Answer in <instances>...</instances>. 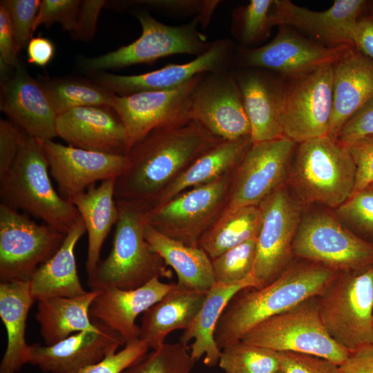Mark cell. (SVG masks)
<instances>
[{"label":"cell","mask_w":373,"mask_h":373,"mask_svg":"<svg viewBox=\"0 0 373 373\" xmlns=\"http://www.w3.org/2000/svg\"><path fill=\"white\" fill-rule=\"evenodd\" d=\"M292 251L300 260L337 272L358 271L373 266V242L360 237L325 211L302 217Z\"/></svg>","instance_id":"30bf717a"},{"label":"cell","mask_w":373,"mask_h":373,"mask_svg":"<svg viewBox=\"0 0 373 373\" xmlns=\"http://www.w3.org/2000/svg\"><path fill=\"white\" fill-rule=\"evenodd\" d=\"M86 231L80 217L66 234L58 251L32 274L29 284L35 302L52 297H75L87 292L79 278L75 255L76 245Z\"/></svg>","instance_id":"4316f807"},{"label":"cell","mask_w":373,"mask_h":373,"mask_svg":"<svg viewBox=\"0 0 373 373\" xmlns=\"http://www.w3.org/2000/svg\"><path fill=\"white\" fill-rule=\"evenodd\" d=\"M366 5L364 0H336L327 10L316 12L289 0H274L269 23L271 27L292 26L333 46H342L352 44V30Z\"/></svg>","instance_id":"cb8c5ba5"},{"label":"cell","mask_w":373,"mask_h":373,"mask_svg":"<svg viewBox=\"0 0 373 373\" xmlns=\"http://www.w3.org/2000/svg\"><path fill=\"white\" fill-rule=\"evenodd\" d=\"M221 140L191 120L154 129L128 151V166L115 182L116 200L149 208L190 164Z\"/></svg>","instance_id":"6da1fadb"},{"label":"cell","mask_w":373,"mask_h":373,"mask_svg":"<svg viewBox=\"0 0 373 373\" xmlns=\"http://www.w3.org/2000/svg\"><path fill=\"white\" fill-rule=\"evenodd\" d=\"M205 73L176 88L146 91L126 96L115 95L112 108L127 135L128 151L154 129L185 124L191 121V97Z\"/></svg>","instance_id":"9a60e30c"},{"label":"cell","mask_w":373,"mask_h":373,"mask_svg":"<svg viewBox=\"0 0 373 373\" xmlns=\"http://www.w3.org/2000/svg\"><path fill=\"white\" fill-rule=\"evenodd\" d=\"M65 236L0 203V283L29 281L58 251Z\"/></svg>","instance_id":"7c38bea8"},{"label":"cell","mask_w":373,"mask_h":373,"mask_svg":"<svg viewBox=\"0 0 373 373\" xmlns=\"http://www.w3.org/2000/svg\"><path fill=\"white\" fill-rule=\"evenodd\" d=\"M220 2L217 0H146L131 1L130 3L146 5L169 14L195 15L204 28L208 26Z\"/></svg>","instance_id":"ee69618b"},{"label":"cell","mask_w":373,"mask_h":373,"mask_svg":"<svg viewBox=\"0 0 373 373\" xmlns=\"http://www.w3.org/2000/svg\"><path fill=\"white\" fill-rule=\"evenodd\" d=\"M333 69V109L327 136L336 140L344 124L373 99V59L351 44Z\"/></svg>","instance_id":"d4e9b609"},{"label":"cell","mask_w":373,"mask_h":373,"mask_svg":"<svg viewBox=\"0 0 373 373\" xmlns=\"http://www.w3.org/2000/svg\"><path fill=\"white\" fill-rule=\"evenodd\" d=\"M144 235L151 249L171 267L178 278L177 286L207 292L215 285L212 261L199 247H191L170 238L146 222Z\"/></svg>","instance_id":"f546056e"},{"label":"cell","mask_w":373,"mask_h":373,"mask_svg":"<svg viewBox=\"0 0 373 373\" xmlns=\"http://www.w3.org/2000/svg\"><path fill=\"white\" fill-rule=\"evenodd\" d=\"M338 273L322 265L300 260L291 262L269 285L240 291L229 302L218 321L216 343L222 350L240 341L265 320L319 296Z\"/></svg>","instance_id":"7a4b0ae2"},{"label":"cell","mask_w":373,"mask_h":373,"mask_svg":"<svg viewBox=\"0 0 373 373\" xmlns=\"http://www.w3.org/2000/svg\"><path fill=\"white\" fill-rule=\"evenodd\" d=\"M372 184H373V182Z\"/></svg>","instance_id":"680465c9"},{"label":"cell","mask_w":373,"mask_h":373,"mask_svg":"<svg viewBox=\"0 0 373 373\" xmlns=\"http://www.w3.org/2000/svg\"><path fill=\"white\" fill-rule=\"evenodd\" d=\"M12 23L8 8L3 2L0 3V66L1 81L7 77L6 73L15 69L20 63Z\"/></svg>","instance_id":"681fc988"},{"label":"cell","mask_w":373,"mask_h":373,"mask_svg":"<svg viewBox=\"0 0 373 373\" xmlns=\"http://www.w3.org/2000/svg\"><path fill=\"white\" fill-rule=\"evenodd\" d=\"M1 203L28 212L66 234L80 218L76 207L52 186L39 140L27 135L9 171L0 178Z\"/></svg>","instance_id":"277c9868"},{"label":"cell","mask_w":373,"mask_h":373,"mask_svg":"<svg viewBox=\"0 0 373 373\" xmlns=\"http://www.w3.org/2000/svg\"><path fill=\"white\" fill-rule=\"evenodd\" d=\"M190 118L221 140L251 136L249 120L233 70L204 75L191 97Z\"/></svg>","instance_id":"2e32d148"},{"label":"cell","mask_w":373,"mask_h":373,"mask_svg":"<svg viewBox=\"0 0 373 373\" xmlns=\"http://www.w3.org/2000/svg\"><path fill=\"white\" fill-rule=\"evenodd\" d=\"M218 365L225 373H276L277 352L239 341L221 350Z\"/></svg>","instance_id":"8d00e7d4"},{"label":"cell","mask_w":373,"mask_h":373,"mask_svg":"<svg viewBox=\"0 0 373 373\" xmlns=\"http://www.w3.org/2000/svg\"><path fill=\"white\" fill-rule=\"evenodd\" d=\"M3 2L10 15L16 47L19 52L32 37L34 23L41 1L6 0Z\"/></svg>","instance_id":"7bdbcfd3"},{"label":"cell","mask_w":373,"mask_h":373,"mask_svg":"<svg viewBox=\"0 0 373 373\" xmlns=\"http://www.w3.org/2000/svg\"><path fill=\"white\" fill-rule=\"evenodd\" d=\"M233 73L249 120L252 142L284 137L278 119L277 88L258 72L233 69Z\"/></svg>","instance_id":"836d02e7"},{"label":"cell","mask_w":373,"mask_h":373,"mask_svg":"<svg viewBox=\"0 0 373 373\" xmlns=\"http://www.w3.org/2000/svg\"><path fill=\"white\" fill-rule=\"evenodd\" d=\"M317 299L323 325L337 343L350 352L373 344V266L338 272Z\"/></svg>","instance_id":"8992f818"},{"label":"cell","mask_w":373,"mask_h":373,"mask_svg":"<svg viewBox=\"0 0 373 373\" xmlns=\"http://www.w3.org/2000/svg\"><path fill=\"white\" fill-rule=\"evenodd\" d=\"M236 48L229 39L211 41L204 54L184 64H169L160 69L131 75L100 73L95 82L117 95L126 96L140 92L167 90L184 85L198 75L233 69Z\"/></svg>","instance_id":"e0dca14e"},{"label":"cell","mask_w":373,"mask_h":373,"mask_svg":"<svg viewBox=\"0 0 373 373\" xmlns=\"http://www.w3.org/2000/svg\"><path fill=\"white\" fill-rule=\"evenodd\" d=\"M296 146L287 137L252 143L234 170L223 212L258 206L284 185Z\"/></svg>","instance_id":"5bb4252c"},{"label":"cell","mask_w":373,"mask_h":373,"mask_svg":"<svg viewBox=\"0 0 373 373\" xmlns=\"http://www.w3.org/2000/svg\"><path fill=\"white\" fill-rule=\"evenodd\" d=\"M233 172L148 208L146 222L170 238L198 247L201 238L226 207Z\"/></svg>","instance_id":"9c48e42d"},{"label":"cell","mask_w":373,"mask_h":373,"mask_svg":"<svg viewBox=\"0 0 373 373\" xmlns=\"http://www.w3.org/2000/svg\"><path fill=\"white\" fill-rule=\"evenodd\" d=\"M350 41L362 53L373 59V17L360 18L350 35Z\"/></svg>","instance_id":"db71d44e"},{"label":"cell","mask_w":373,"mask_h":373,"mask_svg":"<svg viewBox=\"0 0 373 373\" xmlns=\"http://www.w3.org/2000/svg\"><path fill=\"white\" fill-rule=\"evenodd\" d=\"M260 223L258 206L224 211L201 238L198 247L212 260L240 244L256 238Z\"/></svg>","instance_id":"e575fe53"},{"label":"cell","mask_w":373,"mask_h":373,"mask_svg":"<svg viewBox=\"0 0 373 373\" xmlns=\"http://www.w3.org/2000/svg\"><path fill=\"white\" fill-rule=\"evenodd\" d=\"M97 331H82L52 345H30L28 363L48 373H77L125 345L115 332L95 322Z\"/></svg>","instance_id":"ffe728a7"},{"label":"cell","mask_w":373,"mask_h":373,"mask_svg":"<svg viewBox=\"0 0 373 373\" xmlns=\"http://www.w3.org/2000/svg\"><path fill=\"white\" fill-rule=\"evenodd\" d=\"M82 1L43 0L37 12L32 33L41 25L59 23L64 30L70 32L76 27Z\"/></svg>","instance_id":"b9f144b4"},{"label":"cell","mask_w":373,"mask_h":373,"mask_svg":"<svg viewBox=\"0 0 373 373\" xmlns=\"http://www.w3.org/2000/svg\"><path fill=\"white\" fill-rule=\"evenodd\" d=\"M175 287L176 283H164L156 277L136 289L100 290L90 305V319L117 332L126 345L139 339L137 316Z\"/></svg>","instance_id":"603a6c76"},{"label":"cell","mask_w":373,"mask_h":373,"mask_svg":"<svg viewBox=\"0 0 373 373\" xmlns=\"http://www.w3.org/2000/svg\"><path fill=\"white\" fill-rule=\"evenodd\" d=\"M35 302L29 281L0 283V317L8 338L0 373H17L28 363L30 345L26 340V321Z\"/></svg>","instance_id":"f1b7e54d"},{"label":"cell","mask_w":373,"mask_h":373,"mask_svg":"<svg viewBox=\"0 0 373 373\" xmlns=\"http://www.w3.org/2000/svg\"><path fill=\"white\" fill-rule=\"evenodd\" d=\"M356 173L348 149L326 135L296 146L287 180L303 202L336 209L352 194Z\"/></svg>","instance_id":"5b68a950"},{"label":"cell","mask_w":373,"mask_h":373,"mask_svg":"<svg viewBox=\"0 0 373 373\" xmlns=\"http://www.w3.org/2000/svg\"><path fill=\"white\" fill-rule=\"evenodd\" d=\"M188 344L164 343L122 373H191L195 361Z\"/></svg>","instance_id":"74e56055"},{"label":"cell","mask_w":373,"mask_h":373,"mask_svg":"<svg viewBox=\"0 0 373 373\" xmlns=\"http://www.w3.org/2000/svg\"><path fill=\"white\" fill-rule=\"evenodd\" d=\"M207 292L177 286L143 313L139 339L156 350L169 334L186 329L200 311Z\"/></svg>","instance_id":"83f0119b"},{"label":"cell","mask_w":373,"mask_h":373,"mask_svg":"<svg viewBox=\"0 0 373 373\" xmlns=\"http://www.w3.org/2000/svg\"><path fill=\"white\" fill-rule=\"evenodd\" d=\"M252 143L251 136L220 141L190 164L150 207L164 203L187 189L209 184L234 171Z\"/></svg>","instance_id":"4dcf8cb0"},{"label":"cell","mask_w":373,"mask_h":373,"mask_svg":"<svg viewBox=\"0 0 373 373\" xmlns=\"http://www.w3.org/2000/svg\"><path fill=\"white\" fill-rule=\"evenodd\" d=\"M99 291L75 297H52L37 302L35 318L46 345H54L82 331H97L90 319V307Z\"/></svg>","instance_id":"d6a6232c"},{"label":"cell","mask_w":373,"mask_h":373,"mask_svg":"<svg viewBox=\"0 0 373 373\" xmlns=\"http://www.w3.org/2000/svg\"><path fill=\"white\" fill-rule=\"evenodd\" d=\"M105 4L102 0L82 1L76 27L71 33L74 39L88 41L93 37L98 16Z\"/></svg>","instance_id":"816d5d0a"},{"label":"cell","mask_w":373,"mask_h":373,"mask_svg":"<svg viewBox=\"0 0 373 373\" xmlns=\"http://www.w3.org/2000/svg\"><path fill=\"white\" fill-rule=\"evenodd\" d=\"M340 367L341 373H373V344L350 352Z\"/></svg>","instance_id":"11a10c76"},{"label":"cell","mask_w":373,"mask_h":373,"mask_svg":"<svg viewBox=\"0 0 373 373\" xmlns=\"http://www.w3.org/2000/svg\"><path fill=\"white\" fill-rule=\"evenodd\" d=\"M57 137L69 146L115 155L128 153L125 127L110 106H83L57 117Z\"/></svg>","instance_id":"7402d4cb"},{"label":"cell","mask_w":373,"mask_h":373,"mask_svg":"<svg viewBox=\"0 0 373 373\" xmlns=\"http://www.w3.org/2000/svg\"><path fill=\"white\" fill-rule=\"evenodd\" d=\"M28 134L10 120H0V178L12 166Z\"/></svg>","instance_id":"c3c4849f"},{"label":"cell","mask_w":373,"mask_h":373,"mask_svg":"<svg viewBox=\"0 0 373 373\" xmlns=\"http://www.w3.org/2000/svg\"><path fill=\"white\" fill-rule=\"evenodd\" d=\"M0 108L28 135L41 141L57 137V115L39 81L21 63L1 81Z\"/></svg>","instance_id":"44dd1931"},{"label":"cell","mask_w":373,"mask_h":373,"mask_svg":"<svg viewBox=\"0 0 373 373\" xmlns=\"http://www.w3.org/2000/svg\"><path fill=\"white\" fill-rule=\"evenodd\" d=\"M256 256V238L240 244L211 260L215 283L232 285L252 274Z\"/></svg>","instance_id":"f35d334b"},{"label":"cell","mask_w":373,"mask_h":373,"mask_svg":"<svg viewBox=\"0 0 373 373\" xmlns=\"http://www.w3.org/2000/svg\"><path fill=\"white\" fill-rule=\"evenodd\" d=\"M274 0H251L233 13L231 32L243 44L265 37L271 28L269 16Z\"/></svg>","instance_id":"ab89813d"},{"label":"cell","mask_w":373,"mask_h":373,"mask_svg":"<svg viewBox=\"0 0 373 373\" xmlns=\"http://www.w3.org/2000/svg\"><path fill=\"white\" fill-rule=\"evenodd\" d=\"M351 44L325 47L283 28L262 46L236 50L235 65L238 61L240 67L268 69L294 78L334 64Z\"/></svg>","instance_id":"ac0fdd59"},{"label":"cell","mask_w":373,"mask_h":373,"mask_svg":"<svg viewBox=\"0 0 373 373\" xmlns=\"http://www.w3.org/2000/svg\"><path fill=\"white\" fill-rule=\"evenodd\" d=\"M258 207L261 223L252 275L260 288L274 281L292 262L293 241L303 216L298 199L285 184Z\"/></svg>","instance_id":"4fadbf2b"},{"label":"cell","mask_w":373,"mask_h":373,"mask_svg":"<svg viewBox=\"0 0 373 373\" xmlns=\"http://www.w3.org/2000/svg\"><path fill=\"white\" fill-rule=\"evenodd\" d=\"M249 287L258 288V285L253 275L245 280L232 285L216 284L209 289L203 304L190 325L183 331L179 341L190 346V354L196 362L202 356L204 363L213 367L218 364L221 350L214 338L218 321L231 298L240 291Z\"/></svg>","instance_id":"484cf974"},{"label":"cell","mask_w":373,"mask_h":373,"mask_svg":"<svg viewBox=\"0 0 373 373\" xmlns=\"http://www.w3.org/2000/svg\"><path fill=\"white\" fill-rule=\"evenodd\" d=\"M333 64L277 88L278 119L284 137L299 144L327 135L333 109Z\"/></svg>","instance_id":"8fae6325"},{"label":"cell","mask_w":373,"mask_h":373,"mask_svg":"<svg viewBox=\"0 0 373 373\" xmlns=\"http://www.w3.org/2000/svg\"><path fill=\"white\" fill-rule=\"evenodd\" d=\"M117 204L119 215L113 247L108 256L100 260L88 276L90 289H133L156 277L171 278L172 271L144 238V216L148 207L126 201H117Z\"/></svg>","instance_id":"3957f363"},{"label":"cell","mask_w":373,"mask_h":373,"mask_svg":"<svg viewBox=\"0 0 373 373\" xmlns=\"http://www.w3.org/2000/svg\"><path fill=\"white\" fill-rule=\"evenodd\" d=\"M275 352L317 356L341 365L350 352L337 343L321 321L317 296L261 322L241 339Z\"/></svg>","instance_id":"52a82bcc"},{"label":"cell","mask_w":373,"mask_h":373,"mask_svg":"<svg viewBox=\"0 0 373 373\" xmlns=\"http://www.w3.org/2000/svg\"><path fill=\"white\" fill-rule=\"evenodd\" d=\"M148 350L146 344L138 339L126 344L119 352L108 355L100 362L88 366L77 373H122L127 367L143 358Z\"/></svg>","instance_id":"f6af8a7d"},{"label":"cell","mask_w":373,"mask_h":373,"mask_svg":"<svg viewBox=\"0 0 373 373\" xmlns=\"http://www.w3.org/2000/svg\"><path fill=\"white\" fill-rule=\"evenodd\" d=\"M335 213L354 233L373 242V184L352 193Z\"/></svg>","instance_id":"60d3db41"},{"label":"cell","mask_w":373,"mask_h":373,"mask_svg":"<svg viewBox=\"0 0 373 373\" xmlns=\"http://www.w3.org/2000/svg\"><path fill=\"white\" fill-rule=\"evenodd\" d=\"M115 182L116 179H110L101 182L97 186L91 185L70 200L77 209L88 234L86 261L88 276L93 272L100 261L102 245L118 219Z\"/></svg>","instance_id":"1f68e13d"},{"label":"cell","mask_w":373,"mask_h":373,"mask_svg":"<svg viewBox=\"0 0 373 373\" xmlns=\"http://www.w3.org/2000/svg\"><path fill=\"white\" fill-rule=\"evenodd\" d=\"M276 373H284L281 370H279Z\"/></svg>","instance_id":"9f6ffc18"},{"label":"cell","mask_w":373,"mask_h":373,"mask_svg":"<svg viewBox=\"0 0 373 373\" xmlns=\"http://www.w3.org/2000/svg\"><path fill=\"white\" fill-rule=\"evenodd\" d=\"M135 15L142 27L140 37L128 45L95 57L80 59L83 69L96 72L120 68L132 65L152 63L159 59L177 54L198 57L211 47L205 35L198 30V17L180 26L161 23L145 10Z\"/></svg>","instance_id":"ba28073f"},{"label":"cell","mask_w":373,"mask_h":373,"mask_svg":"<svg viewBox=\"0 0 373 373\" xmlns=\"http://www.w3.org/2000/svg\"><path fill=\"white\" fill-rule=\"evenodd\" d=\"M39 81L57 116L79 107H111L116 95L95 82L80 79L45 77Z\"/></svg>","instance_id":"d590c367"},{"label":"cell","mask_w":373,"mask_h":373,"mask_svg":"<svg viewBox=\"0 0 373 373\" xmlns=\"http://www.w3.org/2000/svg\"><path fill=\"white\" fill-rule=\"evenodd\" d=\"M371 15H372V17H373V13H372Z\"/></svg>","instance_id":"6f0895ef"},{"label":"cell","mask_w":373,"mask_h":373,"mask_svg":"<svg viewBox=\"0 0 373 373\" xmlns=\"http://www.w3.org/2000/svg\"><path fill=\"white\" fill-rule=\"evenodd\" d=\"M58 193L70 201L96 182L117 179L126 169V155H115L40 140Z\"/></svg>","instance_id":"d6986e66"},{"label":"cell","mask_w":373,"mask_h":373,"mask_svg":"<svg viewBox=\"0 0 373 373\" xmlns=\"http://www.w3.org/2000/svg\"><path fill=\"white\" fill-rule=\"evenodd\" d=\"M26 50L29 64L44 67L52 59L55 48L50 39L39 35L30 38L26 46Z\"/></svg>","instance_id":"f5cc1de1"},{"label":"cell","mask_w":373,"mask_h":373,"mask_svg":"<svg viewBox=\"0 0 373 373\" xmlns=\"http://www.w3.org/2000/svg\"><path fill=\"white\" fill-rule=\"evenodd\" d=\"M277 354L284 373H341L340 365L322 357L290 352Z\"/></svg>","instance_id":"bcb514c9"},{"label":"cell","mask_w":373,"mask_h":373,"mask_svg":"<svg viewBox=\"0 0 373 373\" xmlns=\"http://www.w3.org/2000/svg\"><path fill=\"white\" fill-rule=\"evenodd\" d=\"M345 146L356 168L354 193L373 182V135L361 137Z\"/></svg>","instance_id":"7dc6e473"},{"label":"cell","mask_w":373,"mask_h":373,"mask_svg":"<svg viewBox=\"0 0 373 373\" xmlns=\"http://www.w3.org/2000/svg\"><path fill=\"white\" fill-rule=\"evenodd\" d=\"M369 135H373V99L344 124L336 140L346 146Z\"/></svg>","instance_id":"f907efd6"}]
</instances>
